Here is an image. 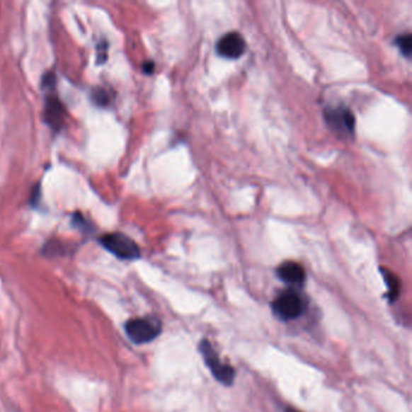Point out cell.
Returning <instances> with one entry per match:
<instances>
[{
	"mask_svg": "<svg viewBox=\"0 0 412 412\" xmlns=\"http://www.w3.org/2000/svg\"><path fill=\"white\" fill-rule=\"evenodd\" d=\"M161 321L154 317L132 318L125 324L126 335L137 345L151 343L161 334Z\"/></svg>",
	"mask_w": 412,
	"mask_h": 412,
	"instance_id": "cell-1",
	"label": "cell"
},
{
	"mask_svg": "<svg viewBox=\"0 0 412 412\" xmlns=\"http://www.w3.org/2000/svg\"><path fill=\"white\" fill-rule=\"evenodd\" d=\"M55 81L56 80L54 73H47L42 79V86L49 90V93L46 96L44 118L51 127L59 130L66 120V110L57 96L55 95Z\"/></svg>",
	"mask_w": 412,
	"mask_h": 412,
	"instance_id": "cell-3",
	"label": "cell"
},
{
	"mask_svg": "<svg viewBox=\"0 0 412 412\" xmlns=\"http://www.w3.org/2000/svg\"><path fill=\"white\" fill-rule=\"evenodd\" d=\"M285 412H300V411H297V410H295V408H285Z\"/></svg>",
	"mask_w": 412,
	"mask_h": 412,
	"instance_id": "cell-14",
	"label": "cell"
},
{
	"mask_svg": "<svg viewBox=\"0 0 412 412\" xmlns=\"http://www.w3.org/2000/svg\"><path fill=\"white\" fill-rule=\"evenodd\" d=\"M382 275H384V280H386V283L388 285V297H389V300L394 301L398 297V295H399V280H398V277L394 273H391L389 270H386V268L382 270Z\"/></svg>",
	"mask_w": 412,
	"mask_h": 412,
	"instance_id": "cell-9",
	"label": "cell"
},
{
	"mask_svg": "<svg viewBox=\"0 0 412 412\" xmlns=\"http://www.w3.org/2000/svg\"><path fill=\"white\" fill-rule=\"evenodd\" d=\"M396 44L406 57H410V55H411V37L408 34L396 38Z\"/></svg>",
	"mask_w": 412,
	"mask_h": 412,
	"instance_id": "cell-10",
	"label": "cell"
},
{
	"mask_svg": "<svg viewBox=\"0 0 412 412\" xmlns=\"http://www.w3.org/2000/svg\"><path fill=\"white\" fill-rule=\"evenodd\" d=\"M273 312L282 321H292L300 317L305 306L300 295L294 290H287L280 294L273 304Z\"/></svg>",
	"mask_w": 412,
	"mask_h": 412,
	"instance_id": "cell-5",
	"label": "cell"
},
{
	"mask_svg": "<svg viewBox=\"0 0 412 412\" xmlns=\"http://www.w3.org/2000/svg\"><path fill=\"white\" fill-rule=\"evenodd\" d=\"M99 244H102L108 252L121 260H136L140 256V249L138 244L131 237L121 234L113 232L101 236Z\"/></svg>",
	"mask_w": 412,
	"mask_h": 412,
	"instance_id": "cell-2",
	"label": "cell"
},
{
	"mask_svg": "<svg viewBox=\"0 0 412 412\" xmlns=\"http://www.w3.org/2000/svg\"><path fill=\"white\" fill-rule=\"evenodd\" d=\"M326 120L330 127L343 135H352L355 130V120L346 108H334L326 113Z\"/></svg>",
	"mask_w": 412,
	"mask_h": 412,
	"instance_id": "cell-7",
	"label": "cell"
},
{
	"mask_svg": "<svg viewBox=\"0 0 412 412\" xmlns=\"http://www.w3.org/2000/svg\"><path fill=\"white\" fill-rule=\"evenodd\" d=\"M107 42H99V45H97V49H98V63H103L105 59H107Z\"/></svg>",
	"mask_w": 412,
	"mask_h": 412,
	"instance_id": "cell-12",
	"label": "cell"
},
{
	"mask_svg": "<svg viewBox=\"0 0 412 412\" xmlns=\"http://www.w3.org/2000/svg\"><path fill=\"white\" fill-rule=\"evenodd\" d=\"M92 99L98 105H107L109 103V95H108V92L104 88H101V87L96 88L95 91H93V93H92Z\"/></svg>",
	"mask_w": 412,
	"mask_h": 412,
	"instance_id": "cell-11",
	"label": "cell"
},
{
	"mask_svg": "<svg viewBox=\"0 0 412 412\" xmlns=\"http://www.w3.org/2000/svg\"><path fill=\"white\" fill-rule=\"evenodd\" d=\"M247 44L244 38L237 32H230L219 39L217 51L222 57L236 59L246 52Z\"/></svg>",
	"mask_w": 412,
	"mask_h": 412,
	"instance_id": "cell-6",
	"label": "cell"
},
{
	"mask_svg": "<svg viewBox=\"0 0 412 412\" xmlns=\"http://www.w3.org/2000/svg\"><path fill=\"white\" fill-rule=\"evenodd\" d=\"M198 348L201 350V355H202L203 359L206 362L207 367H210V370L212 371V374H213L215 379H218L219 382L227 384V386L232 384L236 377L234 367H231V365H227V364H224L220 360L218 353L215 352L210 341L203 340L202 343H200Z\"/></svg>",
	"mask_w": 412,
	"mask_h": 412,
	"instance_id": "cell-4",
	"label": "cell"
},
{
	"mask_svg": "<svg viewBox=\"0 0 412 412\" xmlns=\"http://www.w3.org/2000/svg\"><path fill=\"white\" fill-rule=\"evenodd\" d=\"M144 70L147 73H151L154 70V63L148 62V64H144Z\"/></svg>",
	"mask_w": 412,
	"mask_h": 412,
	"instance_id": "cell-13",
	"label": "cell"
},
{
	"mask_svg": "<svg viewBox=\"0 0 412 412\" xmlns=\"http://www.w3.org/2000/svg\"><path fill=\"white\" fill-rule=\"evenodd\" d=\"M277 275L285 283L293 285H304L306 273L304 268L295 261H285L277 270Z\"/></svg>",
	"mask_w": 412,
	"mask_h": 412,
	"instance_id": "cell-8",
	"label": "cell"
}]
</instances>
